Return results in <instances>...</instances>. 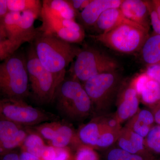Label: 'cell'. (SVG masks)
<instances>
[{"label": "cell", "instance_id": "1", "mask_svg": "<svg viewBox=\"0 0 160 160\" xmlns=\"http://www.w3.org/2000/svg\"><path fill=\"white\" fill-rule=\"evenodd\" d=\"M33 42L40 62L62 83L65 78L66 68L74 61L81 49L73 44L39 31Z\"/></svg>", "mask_w": 160, "mask_h": 160}, {"label": "cell", "instance_id": "2", "mask_svg": "<svg viewBox=\"0 0 160 160\" xmlns=\"http://www.w3.org/2000/svg\"><path fill=\"white\" fill-rule=\"evenodd\" d=\"M54 100L63 116L71 121H82L93 111L91 100L81 83L72 78L65 79L58 87Z\"/></svg>", "mask_w": 160, "mask_h": 160}, {"label": "cell", "instance_id": "3", "mask_svg": "<svg viewBox=\"0 0 160 160\" xmlns=\"http://www.w3.org/2000/svg\"><path fill=\"white\" fill-rule=\"evenodd\" d=\"M26 55L16 51L0 62V92L5 98L24 100L29 93Z\"/></svg>", "mask_w": 160, "mask_h": 160}, {"label": "cell", "instance_id": "4", "mask_svg": "<svg viewBox=\"0 0 160 160\" xmlns=\"http://www.w3.org/2000/svg\"><path fill=\"white\" fill-rule=\"evenodd\" d=\"M84 83L83 87L98 116L107 114L122 86V77L117 71L98 74Z\"/></svg>", "mask_w": 160, "mask_h": 160}, {"label": "cell", "instance_id": "5", "mask_svg": "<svg viewBox=\"0 0 160 160\" xmlns=\"http://www.w3.org/2000/svg\"><path fill=\"white\" fill-rule=\"evenodd\" d=\"M149 36V31L130 22L120 24L106 33L92 37L115 51L132 53L141 50Z\"/></svg>", "mask_w": 160, "mask_h": 160}, {"label": "cell", "instance_id": "6", "mask_svg": "<svg viewBox=\"0 0 160 160\" xmlns=\"http://www.w3.org/2000/svg\"><path fill=\"white\" fill-rule=\"evenodd\" d=\"M116 60L105 52L92 47L80 49L72 68L73 78L85 82L95 76L117 71Z\"/></svg>", "mask_w": 160, "mask_h": 160}, {"label": "cell", "instance_id": "7", "mask_svg": "<svg viewBox=\"0 0 160 160\" xmlns=\"http://www.w3.org/2000/svg\"><path fill=\"white\" fill-rule=\"evenodd\" d=\"M26 58L29 82L35 97L42 103L52 102L61 83L40 62L32 44L29 46Z\"/></svg>", "mask_w": 160, "mask_h": 160}, {"label": "cell", "instance_id": "8", "mask_svg": "<svg viewBox=\"0 0 160 160\" xmlns=\"http://www.w3.org/2000/svg\"><path fill=\"white\" fill-rule=\"evenodd\" d=\"M53 114L34 108L24 100L5 98L0 99V119L20 126H35L53 119Z\"/></svg>", "mask_w": 160, "mask_h": 160}, {"label": "cell", "instance_id": "9", "mask_svg": "<svg viewBox=\"0 0 160 160\" xmlns=\"http://www.w3.org/2000/svg\"><path fill=\"white\" fill-rule=\"evenodd\" d=\"M40 17L42 24L38 30L40 32L71 44L82 42L85 39L84 28L75 20L52 17L42 12Z\"/></svg>", "mask_w": 160, "mask_h": 160}, {"label": "cell", "instance_id": "10", "mask_svg": "<svg viewBox=\"0 0 160 160\" xmlns=\"http://www.w3.org/2000/svg\"><path fill=\"white\" fill-rule=\"evenodd\" d=\"M123 88L118 96L117 109L115 113L121 124L131 119L139 110L140 99L135 89L130 84Z\"/></svg>", "mask_w": 160, "mask_h": 160}, {"label": "cell", "instance_id": "11", "mask_svg": "<svg viewBox=\"0 0 160 160\" xmlns=\"http://www.w3.org/2000/svg\"><path fill=\"white\" fill-rule=\"evenodd\" d=\"M119 8L126 18L149 31L151 24L146 1L123 0Z\"/></svg>", "mask_w": 160, "mask_h": 160}, {"label": "cell", "instance_id": "12", "mask_svg": "<svg viewBox=\"0 0 160 160\" xmlns=\"http://www.w3.org/2000/svg\"><path fill=\"white\" fill-rule=\"evenodd\" d=\"M117 142L120 149L131 154L153 156L145 146L144 138L127 127H122Z\"/></svg>", "mask_w": 160, "mask_h": 160}, {"label": "cell", "instance_id": "13", "mask_svg": "<svg viewBox=\"0 0 160 160\" xmlns=\"http://www.w3.org/2000/svg\"><path fill=\"white\" fill-rule=\"evenodd\" d=\"M123 0H92L78 13L82 22L86 26H93L101 15L107 9L119 8Z\"/></svg>", "mask_w": 160, "mask_h": 160}, {"label": "cell", "instance_id": "14", "mask_svg": "<svg viewBox=\"0 0 160 160\" xmlns=\"http://www.w3.org/2000/svg\"><path fill=\"white\" fill-rule=\"evenodd\" d=\"M42 12L49 16L64 19L75 20L77 13L69 1L43 0Z\"/></svg>", "mask_w": 160, "mask_h": 160}, {"label": "cell", "instance_id": "15", "mask_svg": "<svg viewBox=\"0 0 160 160\" xmlns=\"http://www.w3.org/2000/svg\"><path fill=\"white\" fill-rule=\"evenodd\" d=\"M49 142V146L58 148H71L76 149L82 145L77 132L70 125L60 123L54 138Z\"/></svg>", "mask_w": 160, "mask_h": 160}, {"label": "cell", "instance_id": "16", "mask_svg": "<svg viewBox=\"0 0 160 160\" xmlns=\"http://www.w3.org/2000/svg\"><path fill=\"white\" fill-rule=\"evenodd\" d=\"M130 22L124 16L119 8H112L103 12L93 26L100 34H102L108 32L120 24Z\"/></svg>", "mask_w": 160, "mask_h": 160}, {"label": "cell", "instance_id": "17", "mask_svg": "<svg viewBox=\"0 0 160 160\" xmlns=\"http://www.w3.org/2000/svg\"><path fill=\"white\" fill-rule=\"evenodd\" d=\"M154 123L152 111L146 109H139L136 114L129 120L125 126L145 138L154 126Z\"/></svg>", "mask_w": 160, "mask_h": 160}, {"label": "cell", "instance_id": "18", "mask_svg": "<svg viewBox=\"0 0 160 160\" xmlns=\"http://www.w3.org/2000/svg\"><path fill=\"white\" fill-rule=\"evenodd\" d=\"M105 129L98 117L80 127L77 132L78 138L82 144L95 149L100 134Z\"/></svg>", "mask_w": 160, "mask_h": 160}, {"label": "cell", "instance_id": "19", "mask_svg": "<svg viewBox=\"0 0 160 160\" xmlns=\"http://www.w3.org/2000/svg\"><path fill=\"white\" fill-rule=\"evenodd\" d=\"M142 58L147 66L160 63V35L149 36L142 47Z\"/></svg>", "mask_w": 160, "mask_h": 160}, {"label": "cell", "instance_id": "20", "mask_svg": "<svg viewBox=\"0 0 160 160\" xmlns=\"http://www.w3.org/2000/svg\"><path fill=\"white\" fill-rule=\"evenodd\" d=\"M138 97L143 104L151 108L157 106L160 102V84L150 78L141 90Z\"/></svg>", "mask_w": 160, "mask_h": 160}, {"label": "cell", "instance_id": "21", "mask_svg": "<svg viewBox=\"0 0 160 160\" xmlns=\"http://www.w3.org/2000/svg\"><path fill=\"white\" fill-rule=\"evenodd\" d=\"M41 136L35 130L29 129V132L21 146V151L26 152L40 158L46 146Z\"/></svg>", "mask_w": 160, "mask_h": 160}, {"label": "cell", "instance_id": "22", "mask_svg": "<svg viewBox=\"0 0 160 160\" xmlns=\"http://www.w3.org/2000/svg\"><path fill=\"white\" fill-rule=\"evenodd\" d=\"M21 12H9L5 17L0 20L7 39L22 42L20 41L18 36V24Z\"/></svg>", "mask_w": 160, "mask_h": 160}, {"label": "cell", "instance_id": "23", "mask_svg": "<svg viewBox=\"0 0 160 160\" xmlns=\"http://www.w3.org/2000/svg\"><path fill=\"white\" fill-rule=\"evenodd\" d=\"M9 12H22L31 10L41 14L42 2L39 0H7Z\"/></svg>", "mask_w": 160, "mask_h": 160}, {"label": "cell", "instance_id": "24", "mask_svg": "<svg viewBox=\"0 0 160 160\" xmlns=\"http://www.w3.org/2000/svg\"><path fill=\"white\" fill-rule=\"evenodd\" d=\"M28 132L29 129L23 127L13 137L0 143V156L14 151V149L18 147H21Z\"/></svg>", "mask_w": 160, "mask_h": 160}, {"label": "cell", "instance_id": "25", "mask_svg": "<svg viewBox=\"0 0 160 160\" xmlns=\"http://www.w3.org/2000/svg\"><path fill=\"white\" fill-rule=\"evenodd\" d=\"M146 149L151 153L160 155V125H154L144 138Z\"/></svg>", "mask_w": 160, "mask_h": 160}, {"label": "cell", "instance_id": "26", "mask_svg": "<svg viewBox=\"0 0 160 160\" xmlns=\"http://www.w3.org/2000/svg\"><path fill=\"white\" fill-rule=\"evenodd\" d=\"M60 123L54 121L45 122L34 126L33 129L44 139L49 142L54 138Z\"/></svg>", "mask_w": 160, "mask_h": 160}, {"label": "cell", "instance_id": "27", "mask_svg": "<svg viewBox=\"0 0 160 160\" xmlns=\"http://www.w3.org/2000/svg\"><path fill=\"white\" fill-rule=\"evenodd\" d=\"M23 126L0 119V143L15 136Z\"/></svg>", "mask_w": 160, "mask_h": 160}, {"label": "cell", "instance_id": "28", "mask_svg": "<svg viewBox=\"0 0 160 160\" xmlns=\"http://www.w3.org/2000/svg\"><path fill=\"white\" fill-rule=\"evenodd\" d=\"M120 131L105 129L100 134L95 149H104L109 148L117 142Z\"/></svg>", "mask_w": 160, "mask_h": 160}, {"label": "cell", "instance_id": "29", "mask_svg": "<svg viewBox=\"0 0 160 160\" xmlns=\"http://www.w3.org/2000/svg\"><path fill=\"white\" fill-rule=\"evenodd\" d=\"M24 43L6 39L0 44V62L17 51Z\"/></svg>", "mask_w": 160, "mask_h": 160}, {"label": "cell", "instance_id": "30", "mask_svg": "<svg viewBox=\"0 0 160 160\" xmlns=\"http://www.w3.org/2000/svg\"><path fill=\"white\" fill-rule=\"evenodd\" d=\"M95 149L87 145L82 144L76 149L74 160H99L98 154Z\"/></svg>", "mask_w": 160, "mask_h": 160}, {"label": "cell", "instance_id": "31", "mask_svg": "<svg viewBox=\"0 0 160 160\" xmlns=\"http://www.w3.org/2000/svg\"><path fill=\"white\" fill-rule=\"evenodd\" d=\"M100 122L106 129L115 131H120L122 129L121 124L115 113L113 114H106L98 117Z\"/></svg>", "mask_w": 160, "mask_h": 160}, {"label": "cell", "instance_id": "32", "mask_svg": "<svg viewBox=\"0 0 160 160\" xmlns=\"http://www.w3.org/2000/svg\"><path fill=\"white\" fill-rule=\"evenodd\" d=\"M149 10L150 24L152 26L154 33L160 35V20L153 6L152 1H146Z\"/></svg>", "mask_w": 160, "mask_h": 160}, {"label": "cell", "instance_id": "33", "mask_svg": "<svg viewBox=\"0 0 160 160\" xmlns=\"http://www.w3.org/2000/svg\"><path fill=\"white\" fill-rule=\"evenodd\" d=\"M130 153L120 148L110 149L106 154V160H128Z\"/></svg>", "mask_w": 160, "mask_h": 160}, {"label": "cell", "instance_id": "34", "mask_svg": "<svg viewBox=\"0 0 160 160\" xmlns=\"http://www.w3.org/2000/svg\"><path fill=\"white\" fill-rule=\"evenodd\" d=\"M73 159L70 148L55 147L54 156L52 160H72Z\"/></svg>", "mask_w": 160, "mask_h": 160}, {"label": "cell", "instance_id": "35", "mask_svg": "<svg viewBox=\"0 0 160 160\" xmlns=\"http://www.w3.org/2000/svg\"><path fill=\"white\" fill-rule=\"evenodd\" d=\"M145 72L149 78L160 84V63L147 66Z\"/></svg>", "mask_w": 160, "mask_h": 160}, {"label": "cell", "instance_id": "36", "mask_svg": "<svg viewBox=\"0 0 160 160\" xmlns=\"http://www.w3.org/2000/svg\"><path fill=\"white\" fill-rule=\"evenodd\" d=\"M92 0H70L69 3L72 8L77 13H79L81 11L91 2Z\"/></svg>", "mask_w": 160, "mask_h": 160}, {"label": "cell", "instance_id": "37", "mask_svg": "<svg viewBox=\"0 0 160 160\" xmlns=\"http://www.w3.org/2000/svg\"><path fill=\"white\" fill-rule=\"evenodd\" d=\"M9 12L7 0H0V20L5 17Z\"/></svg>", "mask_w": 160, "mask_h": 160}, {"label": "cell", "instance_id": "38", "mask_svg": "<svg viewBox=\"0 0 160 160\" xmlns=\"http://www.w3.org/2000/svg\"><path fill=\"white\" fill-rule=\"evenodd\" d=\"M0 160H20L19 155L17 152L12 151L1 156Z\"/></svg>", "mask_w": 160, "mask_h": 160}, {"label": "cell", "instance_id": "39", "mask_svg": "<svg viewBox=\"0 0 160 160\" xmlns=\"http://www.w3.org/2000/svg\"><path fill=\"white\" fill-rule=\"evenodd\" d=\"M19 155L20 160H41L35 156L25 151H21Z\"/></svg>", "mask_w": 160, "mask_h": 160}, {"label": "cell", "instance_id": "40", "mask_svg": "<svg viewBox=\"0 0 160 160\" xmlns=\"http://www.w3.org/2000/svg\"><path fill=\"white\" fill-rule=\"evenodd\" d=\"M128 160H160V158H157L154 156L152 157L143 156L137 154H130Z\"/></svg>", "mask_w": 160, "mask_h": 160}, {"label": "cell", "instance_id": "41", "mask_svg": "<svg viewBox=\"0 0 160 160\" xmlns=\"http://www.w3.org/2000/svg\"><path fill=\"white\" fill-rule=\"evenodd\" d=\"M151 109H152V112L154 117L155 123H156L157 125H160V106L157 105Z\"/></svg>", "mask_w": 160, "mask_h": 160}, {"label": "cell", "instance_id": "42", "mask_svg": "<svg viewBox=\"0 0 160 160\" xmlns=\"http://www.w3.org/2000/svg\"><path fill=\"white\" fill-rule=\"evenodd\" d=\"M152 2L160 20V0H152Z\"/></svg>", "mask_w": 160, "mask_h": 160}, {"label": "cell", "instance_id": "43", "mask_svg": "<svg viewBox=\"0 0 160 160\" xmlns=\"http://www.w3.org/2000/svg\"><path fill=\"white\" fill-rule=\"evenodd\" d=\"M6 39H7V38L6 33L0 22V44Z\"/></svg>", "mask_w": 160, "mask_h": 160}, {"label": "cell", "instance_id": "44", "mask_svg": "<svg viewBox=\"0 0 160 160\" xmlns=\"http://www.w3.org/2000/svg\"><path fill=\"white\" fill-rule=\"evenodd\" d=\"M158 106H160V102L159 103V104H158Z\"/></svg>", "mask_w": 160, "mask_h": 160}]
</instances>
